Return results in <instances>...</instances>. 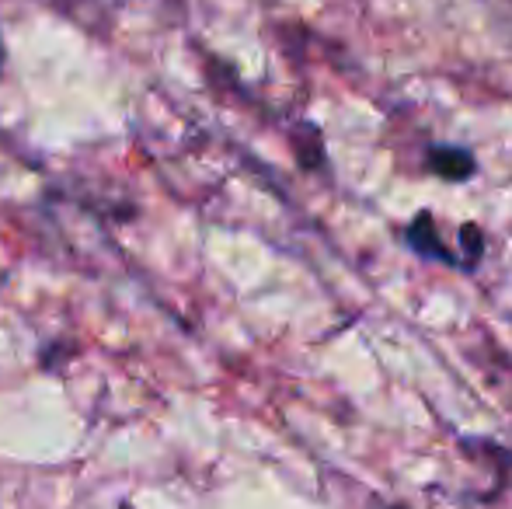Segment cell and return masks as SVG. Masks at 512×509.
Segmentation results:
<instances>
[{"label": "cell", "mask_w": 512, "mask_h": 509, "mask_svg": "<svg viewBox=\"0 0 512 509\" xmlns=\"http://www.w3.org/2000/svg\"><path fill=\"white\" fill-rule=\"evenodd\" d=\"M429 161H432V171L450 178V182H460V178H467L474 171V157L460 147H436L429 154Z\"/></svg>", "instance_id": "6da1fadb"}, {"label": "cell", "mask_w": 512, "mask_h": 509, "mask_svg": "<svg viewBox=\"0 0 512 509\" xmlns=\"http://www.w3.org/2000/svg\"><path fill=\"white\" fill-rule=\"evenodd\" d=\"M394 509H401V506H394Z\"/></svg>", "instance_id": "7a4b0ae2"}]
</instances>
